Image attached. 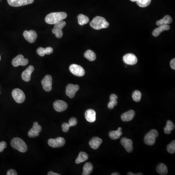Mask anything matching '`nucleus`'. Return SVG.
Segmentation results:
<instances>
[{
  "label": "nucleus",
  "mask_w": 175,
  "mask_h": 175,
  "mask_svg": "<svg viewBox=\"0 0 175 175\" xmlns=\"http://www.w3.org/2000/svg\"><path fill=\"white\" fill-rule=\"evenodd\" d=\"M170 26L167 24V25H162V26H159L158 28H156L152 32V35L154 37H158L159 35H160V34L162 33L163 31H167V30H169Z\"/></svg>",
  "instance_id": "obj_21"
},
{
  "label": "nucleus",
  "mask_w": 175,
  "mask_h": 175,
  "mask_svg": "<svg viewBox=\"0 0 175 175\" xmlns=\"http://www.w3.org/2000/svg\"><path fill=\"white\" fill-rule=\"evenodd\" d=\"M93 167L91 162H87L83 167V175H89L93 171Z\"/></svg>",
  "instance_id": "obj_24"
},
{
  "label": "nucleus",
  "mask_w": 175,
  "mask_h": 175,
  "mask_svg": "<svg viewBox=\"0 0 175 175\" xmlns=\"http://www.w3.org/2000/svg\"><path fill=\"white\" fill-rule=\"evenodd\" d=\"M43 89L46 92H50L52 90V77L50 75H47L42 81Z\"/></svg>",
  "instance_id": "obj_11"
},
{
  "label": "nucleus",
  "mask_w": 175,
  "mask_h": 175,
  "mask_svg": "<svg viewBox=\"0 0 175 175\" xmlns=\"http://www.w3.org/2000/svg\"><path fill=\"white\" fill-rule=\"evenodd\" d=\"M79 89V86L78 85L70 84L68 85L66 90V94L70 98H73L75 93Z\"/></svg>",
  "instance_id": "obj_10"
},
{
  "label": "nucleus",
  "mask_w": 175,
  "mask_h": 175,
  "mask_svg": "<svg viewBox=\"0 0 175 175\" xmlns=\"http://www.w3.org/2000/svg\"><path fill=\"white\" fill-rule=\"evenodd\" d=\"M121 143L124 149H126L127 152L130 153L133 151V142L131 140L128 139L126 137H124L121 140Z\"/></svg>",
  "instance_id": "obj_16"
},
{
  "label": "nucleus",
  "mask_w": 175,
  "mask_h": 175,
  "mask_svg": "<svg viewBox=\"0 0 175 175\" xmlns=\"http://www.w3.org/2000/svg\"><path fill=\"white\" fill-rule=\"evenodd\" d=\"M84 57L91 61H95L96 59V54L95 52L91 50H88L84 53Z\"/></svg>",
  "instance_id": "obj_27"
},
{
  "label": "nucleus",
  "mask_w": 175,
  "mask_h": 175,
  "mask_svg": "<svg viewBox=\"0 0 175 175\" xmlns=\"http://www.w3.org/2000/svg\"><path fill=\"white\" fill-rule=\"evenodd\" d=\"M175 128V124H174L172 121L171 120H168L166 122V125L164 128V132L165 133L169 134L171 133V131L174 130Z\"/></svg>",
  "instance_id": "obj_28"
},
{
  "label": "nucleus",
  "mask_w": 175,
  "mask_h": 175,
  "mask_svg": "<svg viewBox=\"0 0 175 175\" xmlns=\"http://www.w3.org/2000/svg\"><path fill=\"white\" fill-rule=\"evenodd\" d=\"M69 70L73 75L79 77L84 76L85 74V71L84 68L81 66L75 64L71 65L70 66Z\"/></svg>",
  "instance_id": "obj_6"
},
{
  "label": "nucleus",
  "mask_w": 175,
  "mask_h": 175,
  "mask_svg": "<svg viewBox=\"0 0 175 175\" xmlns=\"http://www.w3.org/2000/svg\"><path fill=\"white\" fill-rule=\"evenodd\" d=\"M28 62L27 59L24 58L23 55H19L13 59L12 64L14 67H16L18 66H26L28 63Z\"/></svg>",
  "instance_id": "obj_9"
},
{
  "label": "nucleus",
  "mask_w": 175,
  "mask_h": 175,
  "mask_svg": "<svg viewBox=\"0 0 175 175\" xmlns=\"http://www.w3.org/2000/svg\"><path fill=\"white\" fill-rule=\"evenodd\" d=\"M67 17V14L63 12H52L46 16L45 21L49 24H55L60 21H63Z\"/></svg>",
  "instance_id": "obj_1"
},
{
  "label": "nucleus",
  "mask_w": 175,
  "mask_h": 175,
  "mask_svg": "<svg viewBox=\"0 0 175 175\" xmlns=\"http://www.w3.org/2000/svg\"><path fill=\"white\" fill-rule=\"evenodd\" d=\"M132 96L133 100L134 101L136 102H138L141 99L142 93L138 90H136V91H135L133 92Z\"/></svg>",
  "instance_id": "obj_30"
},
{
  "label": "nucleus",
  "mask_w": 175,
  "mask_h": 175,
  "mask_svg": "<svg viewBox=\"0 0 175 175\" xmlns=\"http://www.w3.org/2000/svg\"><path fill=\"white\" fill-rule=\"evenodd\" d=\"M34 0H7L9 5L13 7H19L32 4Z\"/></svg>",
  "instance_id": "obj_8"
},
{
  "label": "nucleus",
  "mask_w": 175,
  "mask_h": 175,
  "mask_svg": "<svg viewBox=\"0 0 175 175\" xmlns=\"http://www.w3.org/2000/svg\"><path fill=\"white\" fill-rule=\"evenodd\" d=\"M114 107H115V106H114L113 104L109 102L108 105V108H109V109H113V108H114Z\"/></svg>",
  "instance_id": "obj_43"
},
{
  "label": "nucleus",
  "mask_w": 175,
  "mask_h": 175,
  "mask_svg": "<svg viewBox=\"0 0 175 175\" xmlns=\"http://www.w3.org/2000/svg\"><path fill=\"white\" fill-rule=\"evenodd\" d=\"M170 67H171L172 69L173 70L175 69V59H172L171 61H170Z\"/></svg>",
  "instance_id": "obj_42"
},
{
  "label": "nucleus",
  "mask_w": 175,
  "mask_h": 175,
  "mask_svg": "<svg viewBox=\"0 0 175 175\" xmlns=\"http://www.w3.org/2000/svg\"><path fill=\"white\" fill-rule=\"evenodd\" d=\"M49 146L53 148H60L64 145L65 140L62 137H58L55 139H50L48 141Z\"/></svg>",
  "instance_id": "obj_7"
},
{
  "label": "nucleus",
  "mask_w": 175,
  "mask_h": 175,
  "mask_svg": "<svg viewBox=\"0 0 175 175\" xmlns=\"http://www.w3.org/2000/svg\"><path fill=\"white\" fill-rule=\"evenodd\" d=\"M156 170L159 174L161 175H167L168 173V169L167 166L164 164H160L158 165Z\"/></svg>",
  "instance_id": "obj_25"
},
{
  "label": "nucleus",
  "mask_w": 175,
  "mask_h": 175,
  "mask_svg": "<svg viewBox=\"0 0 175 175\" xmlns=\"http://www.w3.org/2000/svg\"><path fill=\"white\" fill-rule=\"evenodd\" d=\"M46 55H50L53 53V49L51 47H48L45 48Z\"/></svg>",
  "instance_id": "obj_40"
},
{
  "label": "nucleus",
  "mask_w": 175,
  "mask_h": 175,
  "mask_svg": "<svg viewBox=\"0 0 175 175\" xmlns=\"http://www.w3.org/2000/svg\"><path fill=\"white\" fill-rule=\"evenodd\" d=\"M167 150L171 154H173L175 152V140H174L168 144L167 146Z\"/></svg>",
  "instance_id": "obj_32"
},
{
  "label": "nucleus",
  "mask_w": 175,
  "mask_h": 175,
  "mask_svg": "<svg viewBox=\"0 0 175 175\" xmlns=\"http://www.w3.org/2000/svg\"><path fill=\"white\" fill-rule=\"evenodd\" d=\"M77 123V120L76 118L75 117L71 118L69 121L68 124H69L70 127H74L76 126Z\"/></svg>",
  "instance_id": "obj_37"
},
{
  "label": "nucleus",
  "mask_w": 175,
  "mask_h": 175,
  "mask_svg": "<svg viewBox=\"0 0 175 175\" xmlns=\"http://www.w3.org/2000/svg\"><path fill=\"white\" fill-rule=\"evenodd\" d=\"M11 145L13 149L24 153L27 150V146L22 140L19 138H15L11 140Z\"/></svg>",
  "instance_id": "obj_3"
},
{
  "label": "nucleus",
  "mask_w": 175,
  "mask_h": 175,
  "mask_svg": "<svg viewBox=\"0 0 175 175\" xmlns=\"http://www.w3.org/2000/svg\"><path fill=\"white\" fill-rule=\"evenodd\" d=\"M102 143V140L99 137H93L89 142V145L92 149H97Z\"/></svg>",
  "instance_id": "obj_19"
},
{
  "label": "nucleus",
  "mask_w": 175,
  "mask_h": 175,
  "mask_svg": "<svg viewBox=\"0 0 175 175\" xmlns=\"http://www.w3.org/2000/svg\"><path fill=\"white\" fill-rule=\"evenodd\" d=\"M52 33L54 34L55 37L58 39L61 38L63 36V32L61 29H57L54 28L52 30Z\"/></svg>",
  "instance_id": "obj_33"
},
{
  "label": "nucleus",
  "mask_w": 175,
  "mask_h": 175,
  "mask_svg": "<svg viewBox=\"0 0 175 175\" xmlns=\"http://www.w3.org/2000/svg\"><path fill=\"white\" fill-rule=\"evenodd\" d=\"M78 23L80 26H84L85 24L88 23L89 22V18L85 15L81 14L77 17Z\"/></svg>",
  "instance_id": "obj_29"
},
{
  "label": "nucleus",
  "mask_w": 175,
  "mask_h": 175,
  "mask_svg": "<svg viewBox=\"0 0 175 175\" xmlns=\"http://www.w3.org/2000/svg\"><path fill=\"white\" fill-rule=\"evenodd\" d=\"M88 155L84 152H80L79 154V156L75 160V163L76 164H79L81 162H84L88 159Z\"/></svg>",
  "instance_id": "obj_26"
},
{
  "label": "nucleus",
  "mask_w": 175,
  "mask_h": 175,
  "mask_svg": "<svg viewBox=\"0 0 175 175\" xmlns=\"http://www.w3.org/2000/svg\"><path fill=\"white\" fill-rule=\"evenodd\" d=\"M7 146V144L5 142H2L0 143V152L4 151V149Z\"/></svg>",
  "instance_id": "obj_39"
},
{
  "label": "nucleus",
  "mask_w": 175,
  "mask_h": 175,
  "mask_svg": "<svg viewBox=\"0 0 175 175\" xmlns=\"http://www.w3.org/2000/svg\"><path fill=\"white\" fill-rule=\"evenodd\" d=\"M48 175H60V174H58V173H54L52 171H50L48 173Z\"/></svg>",
  "instance_id": "obj_44"
},
{
  "label": "nucleus",
  "mask_w": 175,
  "mask_h": 175,
  "mask_svg": "<svg viewBox=\"0 0 175 175\" xmlns=\"http://www.w3.org/2000/svg\"><path fill=\"white\" fill-rule=\"evenodd\" d=\"M0 60H1V56H0Z\"/></svg>",
  "instance_id": "obj_48"
},
{
  "label": "nucleus",
  "mask_w": 175,
  "mask_h": 175,
  "mask_svg": "<svg viewBox=\"0 0 175 175\" xmlns=\"http://www.w3.org/2000/svg\"><path fill=\"white\" fill-rule=\"evenodd\" d=\"M85 117L88 122H95L96 121V112L93 109H88L85 113Z\"/></svg>",
  "instance_id": "obj_18"
},
{
  "label": "nucleus",
  "mask_w": 175,
  "mask_h": 175,
  "mask_svg": "<svg viewBox=\"0 0 175 175\" xmlns=\"http://www.w3.org/2000/svg\"><path fill=\"white\" fill-rule=\"evenodd\" d=\"M112 175H120V174L119 173H117V172H115V173H112Z\"/></svg>",
  "instance_id": "obj_46"
},
{
  "label": "nucleus",
  "mask_w": 175,
  "mask_h": 175,
  "mask_svg": "<svg viewBox=\"0 0 175 175\" xmlns=\"http://www.w3.org/2000/svg\"><path fill=\"white\" fill-rule=\"evenodd\" d=\"M124 62L126 64L130 65H133L136 64L138 61V59L136 55L133 54H127L125 55L123 58Z\"/></svg>",
  "instance_id": "obj_14"
},
{
  "label": "nucleus",
  "mask_w": 175,
  "mask_h": 175,
  "mask_svg": "<svg viewBox=\"0 0 175 175\" xmlns=\"http://www.w3.org/2000/svg\"><path fill=\"white\" fill-rule=\"evenodd\" d=\"M7 175H17L16 171L13 169L9 170L7 172Z\"/></svg>",
  "instance_id": "obj_41"
},
{
  "label": "nucleus",
  "mask_w": 175,
  "mask_h": 175,
  "mask_svg": "<svg viewBox=\"0 0 175 175\" xmlns=\"http://www.w3.org/2000/svg\"><path fill=\"white\" fill-rule=\"evenodd\" d=\"M151 0H138L136 2L140 7H146L151 3Z\"/></svg>",
  "instance_id": "obj_31"
},
{
  "label": "nucleus",
  "mask_w": 175,
  "mask_h": 175,
  "mask_svg": "<svg viewBox=\"0 0 175 175\" xmlns=\"http://www.w3.org/2000/svg\"><path fill=\"white\" fill-rule=\"evenodd\" d=\"M70 127L69 124L67 123H64L62 124V130L64 132H67L69 130Z\"/></svg>",
  "instance_id": "obj_38"
},
{
  "label": "nucleus",
  "mask_w": 175,
  "mask_h": 175,
  "mask_svg": "<svg viewBox=\"0 0 175 175\" xmlns=\"http://www.w3.org/2000/svg\"><path fill=\"white\" fill-rule=\"evenodd\" d=\"M117 99L118 97L117 95H115V94H112L110 96L109 102H111L114 106H116L117 105Z\"/></svg>",
  "instance_id": "obj_35"
},
{
  "label": "nucleus",
  "mask_w": 175,
  "mask_h": 175,
  "mask_svg": "<svg viewBox=\"0 0 175 175\" xmlns=\"http://www.w3.org/2000/svg\"><path fill=\"white\" fill-rule=\"evenodd\" d=\"M12 96L15 101L18 104H21L26 100V96L23 92L20 89H14L12 92Z\"/></svg>",
  "instance_id": "obj_5"
},
{
  "label": "nucleus",
  "mask_w": 175,
  "mask_h": 175,
  "mask_svg": "<svg viewBox=\"0 0 175 175\" xmlns=\"http://www.w3.org/2000/svg\"><path fill=\"white\" fill-rule=\"evenodd\" d=\"M131 2H137L138 0H130Z\"/></svg>",
  "instance_id": "obj_47"
},
{
  "label": "nucleus",
  "mask_w": 175,
  "mask_h": 175,
  "mask_svg": "<svg viewBox=\"0 0 175 175\" xmlns=\"http://www.w3.org/2000/svg\"><path fill=\"white\" fill-rule=\"evenodd\" d=\"M54 108L55 109V111L58 112H62L65 111L68 108V105L64 101L59 100L55 101L54 104Z\"/></svg>",
  "instance_id": "obj_15"
},
{
  "label": "nucleus",
  "mask_w": 175,
  "mask_h": 175,
  "mask_svg": "<svg viewBox=\"0 0 175 175\" xmlns=\"http://www.w3.org/2000/svg\"><path fill=\"white\" fill-rule=\"evenodd\" d=\"M128 175H143L142 173H138V174H134V173H132V172H128Z\"/></svg>",
  "instance_id": "obj_45"
},
{
  "label": "nucleus",
  "mask_w": 175,
  "mask_h": 175,
  "mask_svg": "<svg viewBox=\"0 0 175 175\" xmlns=\"http://www.w3.org/2000/svg\"><path fill=\"white\" fill-rule=\"evenodd\" d=\"M158 135L159 133L157 130L152 129L144 136V143L147 145H153L155 143L156 139L158 137Z\"/></svg>",
  "instance_id": "obj_4"
},
{
  "label": "nucleus",
  "mask_w": 175,
  "mask_h": 175,
  "mask_svg": "<svg viewBox=\"0 0 175 175\" xmlns=\"http://www.w3.org/2000/svg\"><path fill=\"white\" fill-rule=\"evenodd\" d=\"M42 130V127L38 123L36 122L34 123L32 128L30 129L28 133V135L30 138L38 137Z\"/></svg>",
  "instance_id": "obj_12"
},
{
  "label": "nucleus",
  "mask_w": 175,
  "mask_h": 175,
  "mask_svg": "<svg viewBox=\"0 0 175 175\" xmlns=\"http://www.w3.org/2000/svg\"><path fill=\"white\" fill-rule=\"evenodd\" d=\"M172 22V18L169 15H166L164 17V18L161 20H159L156 22V25L158 26L162 25H167L169 24Z\"/></svg>",
  "instance_id": "obj_23"
},
{
  "label": "nucleus",
  "mask_w": 175,
  "mask_h": 175,
  "mask_svg": "<svg viewBox=\"0 0 175 175\" xmlns=\"http://www.w3.org/2000/svg\"><path fill=\"white\" fill-rule=\"evenodd\" d=\"M34 71V66H29L22 73V79L26 82H29L31 79V74H32Z\"/></svg>",
  "instance_id": "obj_17"
},
{
  "label": "nucleus",
  "mask_w": 175,
  "mask_h": 175,
  "mask_svg": "<svg viewBox=\"0 0 175 175\" xmlns=\"http://www.w3.org/2000/svg\"><path fill=\"white\" fill-rule=\"evenodd\" d=\"M135 112L133 110H130L124 112L121 115V119L124 122H128L131 121L135 116Z\"/></svg>",
  "instance_id": "obj_20"
},
{
  "label": "nucleus",
  "mask_w": 175,
  "mask_h": 175,
  "mask_svg": "<svg viewBox=\"0 0 175 175\" xmlns=\"http://www.w3.org/2000/svg\"><path fill=\"white\" fill-rule=\"evenodd\" d=\"M0 93H1V92H0Z\"/></svg>",
  "instance_id": "obj_49"
},
{
  "label": "nucleus",
  "mask_w": 175,
  "mask_h": 175,
  "mask_svg": "<svg viewBox=\"0 0 175 175\" xmlns=\"http://www.w3.org/2000/svg\"><path fill=\"white\" fill-rule=\"evenodd\" d=\"M37 54L40 57H44L46 55L45 48L43 47H39L37 50Z\"/></svg>",
  "instance_id": "obj_36"
},
{
  "label": "nucleus",
  "mask_w": 175,
  "mask_h": 175,
  "mask_svg": "<svg viewBox=\"0 0 175 175\" xmlns=\"http://www.w3.org/2000/svg\"><path fill=\"white\" fill-rule=\"evenodd\" d=\"M90 26L96 30L107 28L109 26V23L104 18L96 16L90 22Z\"/></svg>",
  "instance_id": "obj_2"
},
{
  "label": "nucleus",
  "mask_w": 175,
  "mask_h": 175,
  "mask_svg": "<svg viewBox=\"0 0 175 175\" xmlns=\"http://www.w3.org/2000/svg\"><path fill=\"white\" fill-rule=\"evenodd\" d=\"M66 23L65 21H60V22H58L57 23H55L54 24V27L55 28H57V29H61L63 28L64 27L66 26Z\"/></svg>",
  "instance_id": "obj_34"
},
{
  "label": "nucleus",
  "mask_w": 175,
  "mask_h": 175,
  "mask_svg": "<svg viewBox=\"0 0 175 175\" xmlns=\"http://www.w3.org/2000/svg\"><path fill=\"white\" fill-rule=\"evenodd\" d=\"M23 37L29 43H35L37 38V34L34 30L24 31Z\"/></svg>",
  "instance_id": "obj_13"
},
{
  "label": "nucleus",
  "mask_w": 175,
  "mask_h": 175,
  "mask_svg": "<svg viewBox=\"0 0 175 175\" xmlns=\"http://www.w3.org/2000/svg\"><path fill=\"white\" fill-rule=\"evenodd\" d=\"M122 134V128L121 127H119L117 130L110 131L108 133L109 137L112 140L118 139L120 138V136Z\"/></svg>",
  "instance_id": "obj_22"
}]
</instances>
